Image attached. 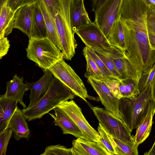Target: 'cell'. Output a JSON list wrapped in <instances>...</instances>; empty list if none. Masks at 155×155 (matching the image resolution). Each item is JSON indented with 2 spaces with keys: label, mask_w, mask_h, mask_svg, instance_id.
<instances>
[{
  "label": "cell",
  "mask_w": 155,
  "mask_h": 155,
  "mask_svg": "<svg viewBox=\"0 0 155 155\" xmlns=\"http://www.w3.org/2000/svg\"><path fill=\"white\" fill-rule=\"evenodd\" d=\"M148 32L155 33V5L151 4L147 13Z\"/></svg>",
  "instance_id": "e575fe53"
},
{
  "label": "cell",
  "mask_w": 155,
  "mask_h": 155,
  "mask_svg": "<svg viewBox=\"0 0 155 155\" xmlns=\"http://www.w3.org/2000/svg\"><path fill=\"white\" fill-rule=\"evenodd\" d=\"M104 53L109 56L122 80L132 78L139 81L141 74L127 58L125 52L113 46L110 51Z\"/></svg>",
  "instance_id": "30bf717a"
},
{
  "label": "cell",
  "mask_w": 155,
  "mask_h": 155,
  "mask_svg": "<svg viewBox=\"0 0 155 155\" xmlns=\"http://www.w3.org/2000/svg\"><path fill=\"white\" fill-rule=\"evenodd\" d=\"M13 131L7 127L0 131V155H5L9 141L11 138Z\"/></svg>",
  "instance_id": "d6a6232c"
},
{
  "label": "cell",
  "mask_w": 155,
  "mask_h": 155,
  "mask_svg": "<svg viewBox=\"0 0 155 155\" xmlns=\"http://www.w3.org/2000/svg\"><path fill=\"white\" fill-rule=\"evenodd\" d=\"M48 7L54 16L58 10L59 0H44Z\"/></svg>",
  "instance_id": "74e56055"
},
{
  "label": "cell",
  "mask_w": 155,
  "mask_h": 155,
  "mask_svg": "<svg viewBox=\"0 0 155 155\" xmlns=\"http://www.w3.org/2000/svg\"><path fill=\"white\" fill-rule=\"evenodd\" d=\"M38 0H23L21 7L25 5L34 4L38 2Z\"/></svg>",
  "instance_id": "7bdbcfd3"
},
{
  "label": "cell",
  "mask_w": 155,
  "mask_h": 155,
  "mask_svg": "<svg viewBox=\"0 0 155 155\" xmlns=\"http://www.w3.org/2000/svg\"><path fill=\"white\" fill-rule=\"evenodd\" d=\"M155 113V103L152 100L150 104L147 114L137 128L136 134L133 137L136 148L138 149L139 145L143 142L149 136Z\"/></svg>",
  "instance_id": "ac0fdd59"
},
{
  "label": "cell",
  "mask_w": 155,
  "mask_h": 155,
  "mask_svg": "<svg viewBox=\"0 0 155 155\" xmlns=\"http://www.w3.org/2000/svg\"><path fill=\"white\" fill-rule=\"evenodd\" d=\"M38 3L45 21L48 38L61 51V45L57 30L54 15L44 0H38Z\"/></svg>",
  "instance_id": "ffe728a7"
},
{
  "label": "cell",
  "mask_w": 155,
  "mask_h": 155,
  "mask_svg": "<svg viewBox=\"0 0 155 155\" xmlns=\"http://www.w3.org/2000/svg\"><path fill=\"white\" fill-rule=\"evenodd\" d=\"M52 74L49 70L44 71L42 77L33 82H26L28 90L31 91L29 98L30 103L27 108H29L38 103L48 91L53 79Z\"/></svg>",
  "instance_id": "4fadbf2b"
},
{
  "label": "cell",
  "mask_w": 155,
  "mask_h": 155,
  "mask_svg": "<svg viewBox=\"0 0 155 155\" xmlns=\"http://www.w3.org/2000/svg\"><path fill=\"white\" fill-rule=\"evenodd\" d=\"M75 96L67 86L54 77L48 91L40 101L32 107L21 110L26 120L32 121L41 118L61 103L72 100Z\"/></svg>",
  "instance_id": "6da1fadb"
},
{
  "label": "cell",
  "mask_w": 155,
  "mask_h": 155,
  "mask_svg": "<svg viewBox=\"0 0 155 155\" xmlns=\"http://www.w3.org/2000/svg\"><path fill=\"white\" fill-rule=\"evenodd\" d=\"M54 115L49 114L54 119L55 125L59 127L64 134H71L77 138L83 137V134L70 117L61 109L57 107L54 109Z\"/></svg>",
  "instance_id": "2e32d148"
},
{
  "label": "cell",
  "mask_w": 155,
  "mask_h": 155,
  "mask_svg": "<svg viewBox=\"0 0 155 155\" xmlns=\"http://www.w3.org/2000/svg\"><path fill=\"white\" fill-rule=\"evenodd\" d=\"M35 4L23 6L15 12L14 16L7 28L5 36L11 33L14 28L18 29L29 38L31 37L33 11Z\"/></svg>",
  "instance_id": "8fae6325"
},
{
  "label": "cell",
  "mask_w": 155,
  "mask_h": 155,
  "mask_svg": "<svg viewBox=\"0 0 155 155\" xmlns=\"http://www.w3.org/2000/svg\"><path fill=\"white\" fill-rule=\"evenodd\" d=\"M120 80L114 77H106L101 81L107 85L113 95L119 99L122 98L119 89Z\"/></svg>",
  "instance_id": "836d02e7"
},
{
  "label": "cell",
  "mask_w": 155,
  "mask_h": 155,
  "mask_svg": "<svg viewBox=\"0 0 155 155\" xmlns=\"http://www.w3.org/2000/svg\"><path fill=\"white\" fill-rule=\"evenodd\" d=\"M152 100L151 84L136 97L120 99L119 110L121 119L131 132L140 123Z\"/></svg>",
  "instance_id": "7a4b0ae2"
},
{
  "label": "cell",
  "mask_w": 155,
  "mask_h": 155,
  "mask_svg": "<svg viewBox=\"0 0 155 155\" xmlns=\"http://www.w3.org/2000/svg\"><path fill=\"white\" fill-rule=\"evenodd\" d=\"M119 89L122 98H133L137 97L140 93L138 81L132 78L120 80Z\"/></svg>",
  "instance_id": "cb8c5ba5"
},
{
  "label": "cell",
  "mask_w": 155,
  "mask_h": 155,
  "mask_svg": "<svg viewBox=\"0 0 155 155\" xmlns=\"http://www.w3.org/2000/svg\"><path fill=\"white\" fill-rule=\"evenodd\" d=\"M31 38H48L45 21L38 2L35 3L33 9Z\"/></svg>",
  "instance_id": "7402d4cb"
},
{
  "label": "cell",
  "mask_w": 155,
  "mask_h": 155,
  "mask_svg": "<svg viewBox=\"0 0 155 155\" xmlns=\"http://www.w3.org/2000/svg\"><path fill=\"white\" fill-rule=\"evenodd\" d=\"M97 130L100 136V141L103 144L110 155H115V151L110 139L108 134L99 123Z\"/></svg>",
  "instance_id": "1f68e13d"
},
{
  "label": "cell",
  "mask_w": 155,
  "mask_h": 155,
  "mask_svg": "<svg viewBox=\"0 0 155 155\" xmlns=\"http://www.w3.org/2000/svg\"><path fill=\"white\" fill-rule=\"evenodd\" d=\"M150 4H153L155 5V0H148Z\"/></svg>",
  "instance_id": "ee69618b"
},
{
  "label": "cell",
  "mask_w": 155,
  "mask_h": 155,
  "mask_svg": "<svg viewBox=\"0 0 155 155\" xmlns=\"http://www.w3.org/2000/svg\"><path fill=\"white\" fill-rule=\"evenodd\" d=\"M23 0H6L5 3L6 5L15 12L20 8Z\"/></svg>",
  "instance_id": "8d00e7d4"
},
{
  "label": "cell",
  "mask_w": 155,
  "mask_h": 155,
  "mask_svg": "<svg viewBox=\"0 0 155 155\" xmlns=\"http://www.w3.org/2000/svg\"><path fill=\"white\" fill-rule=\"evenodd\" d=\"M87 78L88 82L98 95L101 103L105 108L121 119L119 110L120 99L113 95L108 87L102 81L91 76Z\"/></svg>",
  "instance_id": "7c38bea8"
},
{
  "label": "cell",
  "mask_w": 155,
  "mask_h": 155,
  "mask_svg": "<svg viewBox=\"0 0 155 155\" xmlns=\"http://www.w3.org/2000/svg\"><path fill=\"white\" fill-rule=\"evenodd\" d=\"M89 48L92 49L102 60L115 77L120 80H122L121 76L118 72L111 59L107 54L94 48Z\"/></svg>",
  "instance_id": "f546056e"
},
{
  "label": "cell",
  "mask_w": 155,
  "mask_h": 155,
  "mask_svg": "<svg viewBox=\"0 0 155 155\" xmlns=\"http://www.w3.org/2000/svg\"><path fill=\"white\" fill-rule=\"evenodd\" d=\"M2 0L4 1H5V0Z\"/></svg>",
  "instance_id": "f6af8a7d"
},
{
  "label": "cell",
  "mask_w": 155,
  "mask_h": 155,
  "mask_svg": "<svg viewBox=\"0 0 155 155\" xmlns=\"http://www.w3.org/2000/svg\"><path fill=\"white\" fill-rule=\"evenodd\" d=\"M15 12L7 6L5 3L0 7V38L5 36L6 30L12 21Z\"/></svg>",
  "instance_id": "484cf974"
},
{
  "label": "cell",
  "mask_w": 155,
  "mask_h": 155,
  "mask_svg": "<svg viewBox=\"0 0 155 155\" xmlns=\"http://www.w3.org/2000/svg\"><path fill=\"white\" fill-rule=\"evenodd\" d=\"M83 54L87 62L86 71L84 76L86 78L91 76L96 79L102 81L106 77L98 68L94 60L88 54L84 47Z\"/></svg>",
  "instance_id": "d4e9b609"
},
{
  "label": "cell",
  "mask_w": 155,
  "mask_h": 155,
  "mask_svg": "<svg viewBox=\"0 0 155 155\" xmlns=\"http://www.w3.org/2000/svg\"><path fill=\"white\" fill-rule=\"evenodd\" d=\"M107 39L111 45L126 52V47L124 25L123 20L120 17L112 26Z\"/></svg>",
  "instance_id": "44dd1931"
},
{
  "label": "cell",
  "mask_w": 155,
  "mask_h": 155,
  "mask_svg": "<svg viewBox=\"0 0 155 155\" xmlns=\"http://www.w3.org/2000/svg\"><path fill=\"white\" fill-rule=\"evenodd\" d=\"M49 70L54 77L67 86L72 92L85 102L91 98L82 80L71 67L62 59L53 65Z\"/></svg>",
  "instance_id": "8992f818"
},
{
  "label": "cell",
  "mask_w": 155,
  "mask_h": 155,
  "mask_svg": "<svg viewBox=\"0 0 155 155\" xmlns=\"http://www.w3.org/2000/svg\"><path fill=\"white\" fill-rule=\"evenodd\" d=\"M57 107L62 110L72 120L81 132L82 138L90 141H100L98 132L89 124L82 113L81 109L74 100L62 102Z\"/></svg>",
  "instance_id": "52a82bcc"
},
{
  "label": "cell",
  "mask_w": 155,
  "mask_h": 155,
  "mask_svg": "<svg viewBox=\"0 0 155 155\" xmlns=\"http://www.w3.org/2000/svg\"><path fill=\"white\" fill-rule=\"evenodd\" d=\"M17 101L0 96V130L6 129L15 110L18 107Z\"/></svg>",
  "instance_id": "603a6c76"
},
{
  "label": "cell",
  "mask_w": 155,
  "mask_h": 155,
  "mask_svg": "<svg viewBox=\"0 0 155 155\" xmlns=\"http://www.w3.org/2000/svg\"><path fill=\"white\" fill-rule=\"evenodd\" d=\"M84 48L106 77H115L105 65L102 60L92 49L86 46L84 47Z\"/></svg>",
  "instance_id": "4dcf8cb0"
},
{
  "label": "cell",
  "mask_w": 155,
  "mask_h": 155,
  "mask_svg": "<svg viewBox=\"0 0 155 155\" xmlns=\"http://www.w3.org/2000/svg\"><path fill=\"white\" fill-rule=\"evenodd\" d=\"M41 155H73L72 148H68L60 144L47 147L44 153Z\"/></svg>",
  "instance_id": "f1b7e54d"
},
{
  "label": "cell",
  "mask_w": 155,
  "mask_h": 155,
  "mask_svg": "<svg viewBox=\"0 0 155 155\" xmlns=\"http://www.w3.org/2000/svg\"><path fill=\"white\" fill-rule=\"evenodd\" d=\"M151 95L152 99L155 103V74L151 83Z\"/></svg>",
  "instance_id": "60d3db41"
},
{
  "label": "cell",
  "mask_w": 155,
  "mask_h": 155,
  "mask_svg": "<svg viewBox=\"0 0 155 155\" xmlns=\"http://www.w3.org/2000/svg\"><path fill=\"white\" fill-rule=\"evenodd\" d=\"M86 46L95 47L105 50L112 46L108 42L107 38L94 22L82 26L76 31Z\"/></svg>",
  "instance_id": "9c48e42d"
},
{
  "label": "cell",
  "mask_w": 155,
  "mask_h": 155,
  "mask_svg": "<svg viewBox=\"0 0 155 155\" xmlns=\"http://www.w3.org/2000/svg\"><path fill=\"white\" fill-rule=\"evenodd\" d=\"M91 109L99 123L109 135L138 150L135 147L131 132L121 119L105 108L94 107Z\"/></svg>",
  "instance_id": "5b68a950"
},
{
  "label": "cell",
  "mask_w": 155,
  "mask_h": 155,
  "mask_svg": "<svg viewBox=\"0 0 155 155\" xmlns=\"http://www.w3.org/2000/svg\"><path fill=\"white\" fill-rule=\"evenodd\" d=\"M23 77L20 78L15 74L12 80L6 82V91L5 94L7 98L17 101L23 108H26L22 98L28 90L26 83H23Z\"/></svg>",
  "instance_id": "d6986e66"
},
{
  "label": "cell",
  "mask_w": 155,
  "mask_h": 155,
  "mask_svg": "<svg viewBox=\"0 0 155 155\" xmlns=\"http://www.w3.org/2000/svg\"><path fill=\"white\" fill-rule=\"evenodd\" d=\"M84 0H72L70 8V20L73 33L80 27L92 22L86 10Z\"/></svg>",
  "instance_id": "9a60e30c"
},
{
  "label": "cell",
  "mask_w": 155,
  "mask_h": 155,
  "mask_svg": "<svg viewBox=\"0 0 155 155\" xmlns=\"http://www.w3.org/2000/svg\"><path fill=\"white\" fill-rule=\"evenodd\" d=\"M144 155H155V141L151 148L144 153Z\"/></svg>",
  "instance_id": "b9f144b4"
},
{
  "label": "cell",
  "mask_w": 155,
  "mask_h": 155,
  "mask_svg": "<svg viewBox=\"0 0 155 155\" xmlns=\"http://www.w3.org/2000/svg\"><path fill=\"white\" fill-rule=\"evenodd\" d=\"M29 38L27 57L44 71L64 58L61 51L48 38Z\"/></svg>",
  "instance_id": "277c9868"
},
{
  "label": "cell",
  "mask_w": 155,
  "mask_h": 155,
  "mask_svg": "<svg viewBox=\"0 0 155 155\" xmlns=\"http://www.w3.org/2000/svg\"><path fill=\"white\" fill-rule=\"evenodd\" d=\"M109 136L115 152V155H138V150L126 143L111 136Z\"/></svg>",
  "instance_id": "4316f807"
},
{
  "label": "cell",
  "mask_w": 155,
  "mask_h": 155,
  "mask_svg": "<svg viewBox=\"0 0 155 155\" xmlns=\"http://www.w3.org/2000/svg\"><path fill=\"white\" fill-rule=\"evenodd\" d=\"M26 120L22 110L18 107L12 115L7 127L12 130L14 137L17 141L22 138L29 140L30 132Z\"/></svg>",
  "instance_id": "e0dca14e"
},
{
  "label": "cell",
  "mask_w": 155,
  "mask_h": 155,
  "mask_svg": "<svg viewBox=\"0 0 155 155\" xmlns=\"http://www.w3.org/2000/svg\"><path fill=\"white\" fill-rule=\"evenodd\" d=\"M155 74V64L151 68L141 74L138 81V87L140 92L152 83Z\"/></svg>",
  "instance_id": "83f0119b"
},
{
  "label": "cell",
  "mask_w": 155,
  "mask_h": 155,
  "mask_svg": "<svg viewBox=\"0 0 155 155\" xmlns=\"http://www.w3.org/2000/svg\"><path fill=\"white\" fill-rule=\"evenodd\" d=\"M123 0H106L95 12L94 22L107 38L116 21L120 17Z\"/></svg>",
  "instance_id": "ba28073f"
},
{
  "label": "cell",
  "mask_w": 155,
  "mask_h": 155,
  "mask_svg": "<svg viewBox=\"0 0 155 155\" xmlns=\"http://www.w3.org/2000/svg\"><path fill=\"white\" fill-rule=\"evenodd\" d=\"M73 155H110L101 141L78 138L72 142Z\"/></svg>",
  "instance_id": "5bb4252c"
},
{
  "label": "cell",
  "mask_w": 155,
  "mask_h": 155,
  "mask_svg": "<svg viewBox=\"0 0 155 155\" xmlns=\"http://www.w3.org/2000/svg\"><path fill=\"white\" fill-rule=\"evenodd\" d=\"M148 37L151 48L155 50V33L148 32Z\"/></svg>",
  "instance_id": "ab89813d"
},
{
  "label": "cell",
  "mask_w": 155,
  "mask_h": 155,
  "mask_svg": "<svg viewBox=\"0 0 155 155\" xmlns=\"http://www.w3.org/2000/svg\"><path fill=\"white\" fill-rule=\"evenodd\" d=\"M9 41L7 37L0 38V59L6 54L10 48Z\"/></svg>",
  "instance_id": "d590c367"
},
{
  "label": "cell",
  "mask_w": 155,
  "mask_h": 155,
  "mask_svg": "<svg viewBox=\"0 0 155 155\" xmlns=\"http://www.w3.org/2000/svg\"><path fill=\"white\" fill-rule=\"evenodd\" d=\"M72 0H59L54 16L58 35L61 42L64 58L71 60L75 54L78 44L71 25L70 8Z\"/></svg>",
  "instance_id": "3957f363"
},
{
  "label": "cell",
  "mask_w": 155,
  "mask_h": 155,
  "mask_svg": "<svg viewBox=\"0 0 155 155\" xmlns=\"http://www.w3.org/2000/svg\"><path fill=\"white\" fill-rule=\"evenodd\" d=\"M106 0H91L92 2V11L95 12Z\"/></svg>",
  "instance_id": "f35d334b"
}]
</instances>
